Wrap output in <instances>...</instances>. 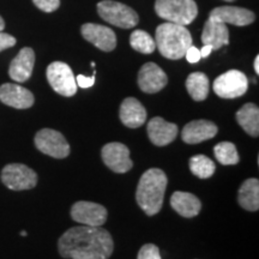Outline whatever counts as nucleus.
I'll return each mask as SVG.
<instances>
[{"mask_svg":"<svg viewBox=\"0 0 259 259\" xmlns=\"http://www.w3.org/2000/svg\"><path fill=\"white\" fill-rule=\"evenodd\" d=\"M58 250L63 258L109 259L114 250L111 233L102 227H72L60 236Z\"/></svg>","mask_w":259,"mask_h":259,"instance_id":"1","label":"nucleus"},{"mask_svg":"<svg viewBox=\"0 0 259 259\" xmlns=\"http://www.w3.org/2000/svg\"><path fill=\"white\" fill-rule=\"evenodd\" d=\"M167 183V176L158 168H150L144 171L139 179L136 191V200L139 208L148 216L156 215L161 210L163 205Z\"/></svg>","mask_w":259,"mask_h":259,"instance_id":"2","label":"nucleus"},{"mask_svg":"<svg viewBox=\"0 0 259 259\" xmlns=\"http://www.w3.org/2000/svg\"><path fill=\"white\" fill-rule=\"evenodd\" d=\"M155 44L164 58L179 60L185 57L186 51L192 46V36L184 25L166 22L156 28Z\"/></svg>","mask_w":259,"mask_h":259,"instance_id":"3","label":"nucleus"},{"mask_svg":"<svg viewBox=\"0 0 259 259\" xmlns=\"http://www.w3.org/2000/svg\"><path fill=\"white\" fill-rule=\"evenodd\" d=\"M155 11L162 19L184 27L192 23L198 15L194 0H156Z\"/></svg>","mask_w":259,"mask_h":259,"instance_id":"4","label":"nucleus"},{"mask_svg":"<svg viewBox=\"0 0 259 259\" xmlns=\"http://www.w3.org/2000/svg\"><path fill=\"white\" fill-rule=\"evenodd\" d=\"M97 12L107 23L122 29L135 28L139 22L137 12L134 9L114 0H103L99 3Z\"/></svg>","mask_w":259,"mask_h":259,"instance_id":"5","label":"nucleus"},{"mask_svg":"<svg viewBox=\"0 0 259 259\" xmlns=\"http://www.w3.org/2000/svg\"><path fill=\"white\" fill-rule=\"evenodd\" d=\"M46 76L50 85L59 95L71 97L77 93L76 77L69 65L63 61H54L48 65Z\"/></svg>","mask_w":259,"mask_h":259,"instance_id":"6","label":"nucleus"},{"mask_svg":"<svg viewBox=\"0 0 259 259\" xmlns=\"http://www.w3.org/2000/svg\"><path fill=\"white\" fill-rule=\"evenodd\" d=\"M3 184L12 191L31 190L37 184V174L22 163H10L2 170Z\"/></svg>","mask_w":259,"mask_h":259,"instance_id":"7","label":"nucleus"},{"mask_svg":"<svg viewBox=\"0 0 259 259\" xmlns=\"http://www.w3.org/2000/svg\"><path fill=\"white\" fill-rule=\"evenodd\" d=\"M248 79L239 70H229L213 82V92L221 99H236L247 92Z\"/></svg>","mask_w":259,"mask_h":259,"instance_id":"8","label":"nucleus"},{"mask_svg":"<svg viewBox=\"0 0 259 259\" xmlns=\"http://www.w3.org/2000/svg\"><path fill=\"white\" fill-rule=\"evenodd\" d=\"M35 145L42 154L54 158H65L70 155V145L59 131L42 128L35 136Z\"/></svg>","mask_w":259,"mask_h":259,"instance_id":"9","label":"nucleus"},{"mask_svg":"<svg viewBox=\"0 0 259 259\" xmlns=\"http://www.w3.org/2000/svg\"><path fill=\"white\" fill-rule=\"evenodd\" d=\"M71 218L73 221L82 223L83 226L102 227L108 218V212L101 204L79 200L71 208Z\"/></svg>","mask_w":259,"mask_h":259,"instance_id":"10","label":"nucleus"},{"mask_svg":"<svg viewBox=\"0 0 259 259\" xmlns=\"http://www.w3.org/2000/svg\"><path fill=\"white\" fill-rule=\"evenodd\" d=\"M101 156L106 166L115 173H126L134 167V162L130 158L128 148L118 142L106 144L102 148Z\"/></svg>","mask_w":259,"mask_h":259,"instance_id":"11","label":"nucleus"},{"mask_svg":"<svg viewBox=\"0 0 259 259\" xmlns=\"http://www.w3.org/2000/svg\"><path fill=\"white\" fill-rule=\"evenodd\" d=\"M82 36L103 52H112L116 47V35L111 28L95 23H85L80 28Z\"/></svg>","mask_w":259,"mask_h":259,"instance_id":"12","label":"nucleus"},{"mask_svg":"<svg viewBox=\"0 0 259 259\" xmlns=\"http://www.w3.org/2000/svg\"><path fill=\"white\" fill-rule=\"evenodd\" d=\"M168 83L166 72L155 63H147L138 72V87L142 92L155 94L161 92Z\"/></svg>","mask_w":259,"mask_h":259,"instance_id":"13","label":"nucleus"},{"mask_svg":"<svg viewBox=\"0 0 259 259\" xmlns=\"http://www.w3.org/2000/svg\"><path fill=\"white\" fill-rule=\"evenodd\" d=\"M0 101L16 109H28L34 105L35 99L30 90L14 83L0 87Z\"/></svg>","mask_w":259,"mask_h":259,"instance_id":"14","label":"nucleus"},{"mask_svg":"<svg viewBox=\"0 0 259 259\" xmlns=\"http://www.w3.org/2000/svg\"><path fill=\"white\" fill-rule=\"evenodd\" d=\"M209 18L222 22L225 24H233L236 27H245L254 22L255 16L247 9L236 8V6H220L210 11Z\"/></svg>","mask_w":259,"mask_h":259,"instance_id":"15","label":"nucleus"},{"mask_svg":"<svg viewBox=\"0 0 259 259\" xmlns=\"http://www.w3.org/2000/svg\"><path fill=\"white\" fill-rule=\"evenodd\" d=\"M35 64V53L30 47H24L18 52L9 67V74L18 83H24L31 77Z\"/></svg>","mask_w":259,"mask_h":259,"instance_id":"16","label":"nucleus"},{"mask_svg":"<svg viewBox=\"0 0 259 259\" xmlns=\"http://www.w3.org/2000/svg\"><path fill=\"white\" fill-rule=\"evenodd\" d=\"M219 127L210 120H193L185 125L181 138L187 144H198L218 135Z\"/></svg>","mask_w":259,"mask_h":259,"instance_id":"17","label":"nucleus"},{"mask_svg":"<svg viewBox=\"0 0 259 259\" xmlns=\"http://www.w3.org/2000/svg\"><path fill=\"white\" fill-rule=\"evenodd\" d=\"M147 131L151 143L156 147H164L177 138L178 126L173 122H167L160 116H155L149 121Z\"/></svg>","mask_w":259,"mask_h":259,"instance_id":"18","label":"nucleus"},{"mask_svg":"<svg viewBox=\"0 0 259 259\" xmlns=\"http://www.w3.org/2000/svg\"><path fill=\"white\" fill-rule=\"evenodd\" d=\"M119 116L126 127L137 128L141 127L147 120V111L137 99L127 97L121 103Z\"/></svg>","mask_w":259,"mask_h":259,"instance_id":"19","label":"nucleus"},{"mask_svg":"<svg viewBox=\"0 0 259 259\" xmlns=\"http://www.w3.org/2000/svg\"><path fill=\"white\" fill-rule=\"evenodd\" d=\"M203 45H209L212 50H220L222 46L229 44L228 28L222 22L209 18L205 22L202 32Z\"/></svg>","mask_w":259,"mask_h":259,"instance_id":"20","label":"nucleus"},{"mask_svg":"<svg viewBox=\"0 0 259 259\" xmlns=\"http://www.w3.org/2000/svg\"><path fill=\"white\" fill-rule=\"evenodd\" d=\"M170 205L183 218H194L202 209V203L196 196L189 192L177 191L171 194Z\"/></svg>","mask_w":259,"mask_h":259,"instance_id":"21","label":"nucleus"},{"mask_svg":"<svg viewBox=\"0 0 259 259\" xmlns=\"http://www.w3.org/2000/svg\"><path fill=\"white\" fill-rule=\"evenodd\" d=\"M235 119L247 135L258 137L259 135V109L254 103H246L236 112Z\"/></svg>","mask_w":259,"mask_h":259,"instance_id":"22","label":"nucleus"},{"mask_svg":"<svg viewBox=\"0 0 259 259\" xmlns=\"http://www.w3.org/2000/svg\"><path fill=\"white\" fill-rule=\"evenodd\" d=\"M238 202L242 209L257 211L259 209V181L258 179L245 180L239 190Z\"/></svg>","mask_w":259,"mask_h":259,"instance_id":"23","label":"nucleus"},{"mask_svg":"<svg viewBox=\"0 0 259 259\" xmlns=\"http://www.w3.org/2000/svg\"><path fill=\"white\" fill-rule=\"evenodd\" d=\"M186 89L194 101H204L209 95V78L203 72L191 73L186 79Z\"/></svg>","mask_w":259,"mask_h":259,"instance_id":"24","label":"nucleus"},{"mask_svg":"<svg viewBox=\"0 0 259 259\" xmlns=\"http://www.w3.org/2000/svg\"><path fill=\"white\" fill-rule=\"evenodd\" d=\"M190 169L193 176L199 179H208L213 176L216 166L213 161L206 157L205 155H196V156L191 157Z\"/></svg>","mask_w":259,"mask_h":259,"instance_id":"25","label":"nucleus"},{"mask_svg":"<svg viewBox=\"0 0 259 259\" xmlns=\"http://www.w3.org/2000/svg\"><path fill=\"white\" fill-rule=\"evenodd\" d=\"M130 45L135 51L143 54H151L156 50L155 40L147 31L135 30L130 36Z\"/></svg>","mask_w":259,"mask_h":259,"instance_id":"26","label":"nucleus"},{"mask_svg":"<svg viewBox=\"0 0 259 259\" xmlns=\"http://www.w3.org/2000/svg\"><path fill=\"white\" fill-rule=\"evenodd\" d=\"M216 160L225 166H232L239 162V154L235 145L231 142H221L213 148Z\"/></svg>","mask_w":259,"mask_h":259,"instance_id":"27","label":"nucleus"},{"mask_svg":"<svg viewBox=\"0 0 259 259\" xmlns=\"http://www.w3.org/2000/svg\"><path fill=\"white\" fill-rule=\"evenodd\" d=\"M137 259H161L160 250L156 245L145 244L139 250Z\"/></svg>","mask_w":259,"mask_h":259,"instance_id":"28","label":"nucleus"},{"mask_svg":"<svg viewBox=\"0 0 259 259\" xmlns=\"http://www.w3.org/2000/svg\"><path fill=\"white\" fill-rule=\"evenodd\" d=\"M32 3L44 12H54L60 6V0H32Z\"/></svg>","mask_w":259,"mask_h":259,"instance_id":"29","label":"nucleus"},{"mask_svg":"<svg viewBox=\"0 0 259 259\" xmlns=\"http://www.w3.org/2000/svg\"><path fill=\"white\" fill-rule=\"evenodd\" d=\"M16 38L12 35L0 31V52L14 47L16 45Z\"/></svg>","mask_w":259,"mask_h":259,"instance_id":"30","label":"nucleus"},{"mask_svg":"<svg viewBox=\"0 0 259 259\" xmlns=\"http://www.w3.org/2000/svg\"><path fill=\"white\" fill-rule=\"evenodd\" d=\"M95 74H96V71H94L93 77H87V76H83V74L77 76L76 77L77 87H80V88H83V89H87V88H90V87H93L94 83H95Z\"/></svg>","mask_w":259,"mask_h":259,"instance_id":"31","label":"nucleus"},{"mask_svg":"<svg viewBox=\"0 0 259 259\" xmlns=\"http://www.w3.org/2000/svg\"><path fill=\"white\" fill-rule=\"evenodd\" d=\"M185 58L187 59V61H189V63L196 64V63H198L202 57H200V52H199L198 48L194 47V46H191L189 50L186 51Z\"/></svg>","mask_w":259,"mask_h":259,"instance_id":"32","label":"nucleus"},{"mask_svg":"<svg viewBox=\"0 0 259 259\" xmlns=\"http://www.w3.org/2000/svg\"><path fill=\"white\" fill-rule=\"evenodd\" d=\"M212 51H213V50H212L211 46H209V45H204L202 50H199V52H200V57H202V58L209 57L210 53H211Z\"/></svg>","mask_w":259,"mask_h":259,"instance_id":"33","label":"nucleus"},{"mask_svg":"<svg viewBox=\"0 0 259 259\" xmlns=\"http://www.w3.org/2000/svg\"><path fill=\"white\" fill-rule=\"evenodd\" d=\"M253 66H254V70H255V73H259V57L257 56L255 57V59H254V64H253Z\"/></svg>","mask_w":259,"mask_h":259,"instance_id":"34","label":"nucleus"},{"mask_svg":"<svg viewBox=\"0 0 259 259\" xmlns=\"http://www.w3.org/2000/svg\"><path fill=\"white\" fill-rule=\"evenodd\" d=\"M4 28H5V22H4V19H3L2 16H0V31L4 30Z\"/></svg>","mask_w":259,"mask_h":259,"instance_id":"35","label":"nucleus"},{"mask_svg":"<svg viewBox=\"0 0 259 259\" xmlns=\"http://www.w3.org/2000/svg\"><path fill=\"white\" fill-rule=\"evenodd\" d=\"M21 235H22V236H27V232H24V231L21 232Z\"/></svg>","mask_w":259,"mask_h":259,"instance_id":"36","label":"nucleus"},{"mask_svg":"<svg viewBox=\"0 0 259 259\" xmlns=\"http://www.w3.org/2000/svg\"><path fill=\"white\" fill-rule=\"evenodd\" d=\"M225 2H228V3H232V2H235V0H225Z\"/></svg>","mask_w":259,"mask_h":259,"instance_id":"37","label":"nucleus"}]
</instances>
